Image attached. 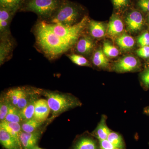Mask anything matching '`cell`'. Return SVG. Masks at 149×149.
<instances>
[{
  "mask_svg": "<svg viewBox=\"0 0 149 149\" xmlns=\"http://www.w3.org/2000/svg\"><path fill=\"white\" fill-rule=\"evenodd\" d=\"M35 45L49 60H55L72 49L77 42L60 37L45 27L38 20L33 29Z\"/></svg>",
  "mask_w": 149,
  "mask_h": 149,
  "instance_id": "obj_1",
  "label": "cell"
},
{
  "mask_svg": "<svg viewBox=\"0 0 149 149\" xmlns=\"http://www.w3.org/2000/svg\"><path fill=\"white\" fill-rule=\"evenodd\" d=\"M41 95L45 96L47 101L52 115V119L64 112L82 105L78 98L69 93L41 89Z\"/></svg>",
  "mask_w": 149,
  "mask_h": 149,
  "instance_id": "obj_2",
  "label": "cell"
},
{
  "mask_svg": "<svg viewBox=\"0 0 149 149\" xmlns=\"http://www.w3.org/2000/svg\"><path fill=\"white\" fill-rule=\"evenodd\" d=\"M84 9L78 4L69 0H61L58 9L47 22L50 24L72 26L80 22L83 17Z\"/></svg>",
  "mask_w": 149,
  "mask_h": 149,
  "instance_id": "obj_3",
  "label": "cell"
},
{
  "mask_svg": "<svg viewBox=\"0 0 149 149\" xmlns=\"http://www.w3.org/2000/svg\"><path fill=\"white\" fill-rule=\"evenodd\" d=\"M61 0H28L20 11L34 13L39 20L46 22L53 16Z\"/></svg>",
  "mask_w": 149,
  "mask_h": 149,
  "instance_id": "obj_4",
  "label": "cell"
},
{
  "mask_svg": "<svg viewBox=\"0 0 149 149\" xmlns=\"http://www.w3.org/2000/svg\"><path fill=\"white\" fill-rule=\"evenodd\" d=\"M15 44V40L12 36L11 33L0 35L1 66L12 58Z\"/></svg>",
  "mask_w": 149,
  "mask_h": 149,
  "instance_id": "obj_5",
  "label": "cell"
},
{
  "mask_svg": "<svg viewBox=\"0 0 149 149\" xmlns=\"http://www.w3.org/2000/svg\"><path fill=\"white\" fill-rule=\"evenodd\" d=\"M141 63L139 60L132 56H128L115 63L113 70L118 73L131 72L140 68Z\"/></svg>",
  "mask_w": 149,
  "mask_h": 149,
  "instance_id": "obj_6",
  "label": "cell"
},
{
  "mask_svg": "<svg viewBox=\"0 0 149 149\" xmlns=\"http://www.w3.org/2000/svg\"><path fill=\"white\" fill-rule=\"evenodd\" d=\"M93 39L90 35L83 34L77 40L72 49H74L76 54L85 57L89 56L94 52L95 46Z\"/></svg>",
  "mask_w": 149,
  "mask_h": 149,
  "instance_id": "obj_7",
  "label": "cell"
},
{
  "mask_svg": "<svg viewBox=\"0 0 149 149\" xmlns=\"http://www.w3.org/2000/svg\"><path fill=\"white\" fill-rule=\"evenodd\" d=\"M125 22L128 30L130 32H136L140 31L144 23V18L140 12L133 10L127 15Z\"/></svg>",
  "mask_w": 149,
  "mask_h": 149,
  "instance_id": "obj_8",
  "label": "cell"
},
{
  "mask_svg": "<svg viewBox=\"0 0 149 149\" xmlns=\"http://www.w3.org/2000/svg\"><path fill=\"white\" fill-rule=\"evenodd\" d=\"M41 130L33 133H27L22 131L19 134V140L23 149H33L37 146L42 135Z\"/></svg>",
  "mask_w": 149,
  "mask_h": 149,
  "instance_id": "obj_9",
  "label": "cell"
},
{
  "mask_svg": "<svg viewBox=\"0 0 149 149\" xmlns=\"http://www.w3.org/2000/svg\"><path fill=\"white\" fill-rule=\"evenodd\" d=\"M50 111L47 100L38 99L35 103L34 118L39 122L44 123L47 119Z\"/></svg>",
  "mask_w": 149,
  "mask_h": 149,
  "instance_id": "obj_10",
  "label": "cell"
},
{
  "mask_svg": "<svg viewBox=\"0 0 149 149\" xmlns=\"http://www.w3.org/2000/svg\"><path fill=\"white\" fill-rule=\"evenodd\" d=\"M124 25L122 19L117 14L112 15L108 25L107 33L111 37L114 38L120 35L123 31Z\"/></svg>",
  "mask_w": 149,
  "mask_h": 149,
  "instance_id": "obj_11",
  "label": "cell"
},
{
  "mask_svg": "<svg viewBox=\"0 0 149 149\" xmlns=\"http://www.w3.org/2000/svg\"><path fill=\"white\" fill-rule=\"evenodd\" d=\"M87 28H88L89 35L93 38L96 39L104 37L107 30V28L105 23L93 20H89Z\"/></svg>",
  "mask_w": 149,
  "mask_h": 149,
  "instance_id": "obj_12",
  "label": "cell"
},
{
  "mask_svg": "<svg viewBox=\"0 0 149 149\" xmlns=\"http://www.w3.org/2000/svg\"><path fill=\"white\" fill-rule=\"evenodd\" d=\"M0 142L6 149H23L13 136L1 128H0Z\"/></svg>",
  "mask_w": 149,
  "mask_h": 149,
  "instance_id": "obj_13",
  "label": "cell"
},
{
  "mask_svg": "<svg viewBox=\"0 0 149 149\" xmlns=\"http://www.w3.org/2000/svg\"><path fill=\"white\" fill-rule=\"evenodd\" d=\"M41 95V89L40 92L35 94L30 100V101L24 108L20 110L22 121L29 120L34 118L35 113V103L38 99L39 96Z\"/></svg>",
  "mask_w": 149,
  "mask_h": 149,
  "instance_id": "obj_14",
  "label": "cell"
},
{
  "mask_svg": "<svg viewBox=\"0 0 149 149\" xmlns=\"http://www.w3.org/2000/svg\"><path fill=\"white\" fill-rule=\"evenodd\" d=\"M0 128H3L8 132L22 147L19 140V134L22 131L21 124L20 123L8 122L3 120L1 121Z\"/></svg>",
  "mask_w": 149,
  "mask_h": 149,
  "instance_id": "obj_15",
  "label": "cell"
},
{
  "mask_svg": "<svg viewBox=\"0 0 149 149\" xmlns=\"http://www.w3.org/2000/svg\"><path fill=\"white\" fill-rule=\"evenodd\" d=\"M106 120V116H102L100 121L93 132L95 136L100 141L107 140L109 133L111 132V130L107 125Z\"/></svg>",
  "mask_w": 149,
  "mask_h": 149,
  "instance_id": "obj_16",
  "label": "cell"
},
{
  "mask_svg": "<svg viewBox=\"0 0 149 149\" xmlns=\"http://www.w3.org/2000/svg\"><path fill=\"white\" fill-rule=\"evenodd\" d=\"M92 60L93 64L99 68L105 69L109 66L107 57L101 49L97 50L93 53Z\"/></svg>",
  "mask_w": 149,
  "mask_h": 149,
  "instance_id": "obj_17",
  "label": "cell"
},
{
  "mask_svg": "<svg viewBox=\"0 0 149 149\" xmlns=\"http://www.w3.org/2000/svg\"><path fill=\"white\" fill-rule=\"evenodd\" d=\"M44 123L39 122L34 118L24 120L20 123L22 131L25 133H33L40 130Z\"/></svg>",
  "mask_w": 149,
  "mask_h": 149,
  "instance_id": "obj_18",
  "label": "cell"
},
{
  "mask_svg": "<svg viewBox=\"0 0 149 149\" xmlns=\"http://www.w3.org/2000/svg\"><path fill=\"white\" fill-rule=\"evenodd\" d=\"M116 42L118 47L125 51L131 49L135 45V41L133 37L126 34H123L118 37Z\"/></svg>",
  "mask_w": 149,
  "mask_h": 149,
  "instance_id": "obj_19",
  "label": "cell"
},
{
  "mask_svg": "<svg viewBox=\"0 0 149 149\" xmlns=\"http://www.w3.org/2000/svg\"><path fill=\"white\" fill-rule=\"evenodd\" d=\"M28 0H0V7L6 8L16 13L21 10Z\"/></svg>",
  "mask_w": 149,
  "mask_h": 149,
  "instance_id": "obj_20",
  "label": "cell"
},
{
  "mask_svg": "<svg viewBox=\"0 0 149 149\" xmlns=\"http://www.w3.org/2000/svg\"><path fill=\"white\" fill-rule=\"evenodd\" d=\"M4 120L8 122L21 123L22 122V119L20 115V110L11 104L8 113Z\"/></svg>",
  "mask_w": 149,
  "mask_h": 149,
  "instance_id": "obj_21",
  "label": "cell"
},
{
  "mask_svg": "<svg viewBox=\"0 0 149 149\" xmlns=\"http://www.w3.org/2000/svg\"><path fill=\"white\" fill-rule=\"evenodd\" d=\"M11 105L5 93H2L0 97V120L3 121L5 119L8 113Z\"/></svg>",
  "mask_w": 149,
  "mask_h": 149,
  "instance_id": "obj_22",
  "label": "cell"
},
{
  "mask_svg": "<svg viewBox=\"0 0 149 149\" xmlns=\"http://www.w3.org/2000/svg\"><path fill=\"white\" fill-rule=\"evenodd\" d=\"M74 149H98L95 142L93 139L84 138L75 144Z\"/></svg>",
  "mask_w": 149,
  "mask_h": 149,
  "instance_id": "obj_23",
  "label": "cell"
},
{
  "mask_svg": "<svg viewBox=\"0 0 149 149\" xmlns=\"http://www.w3.org/2000/svg\"><path fill=\"white\" fill-rule=\"evenodd\" d=\"M67 56L72 63L80 66L90 67L91 63L84 56L76 53L67 54Z\"/></svg>",
  "mask_w": 149,
  "mask_h": 149,
  "instance_id": "obj_24",
  "label": "cell"
},
{
  "mask_svg": "<svg viewBox=\"0 0 149 149\" xmlns=\"http://www.w3.org/2000/svg\"><path fill=\"white\" fill-rule=\"evenodd\" d=\"M108 141L118 149H124L125 144L122 137L119 133L111 131L108 137Z\"/></svg>",
  "mask_w": 149,
  "mask_h": 149,
  "instance_id": "obj_25",
  "label": "cell"
},
{
  "mask_svg": "<svg viewBox=\"0 0 149 149\" xmlns=\"http://www.w3.org/2000/svg\"><path fill=\"white\" fill-rule=\"evenodd\" d=\"M102 50L107 57H116L119 54V51L117 48L109 41L104 42Z\"/></svg>",
  "mask_w": 149,
  "mask_h": 149,
  "instance_id": "obj_26",
  "label": "cell"
},
{
  "mask_svg": "<svg viewBox=\"0 0 149 149\" xmlns=\"http://www.w3.org/2000/svg\"><path fill=\"white\" fill-rule=\"evenodd\" d=\"M5 94L10 104L17 107L18 99V87L9 89Z\"/></svg>",
  "mask_w": 149,
  "mask_h": 149,
  "instance_id": "obj_27",
  "label": "cell"
},
{
  "mask_svg": "<svg viewBox=\"0 0 149 149\" xmlns=\"http://www.w3.org/2000/svg\"><path fill=\"white\" fill-rule=\"evenodd\" d=\"M113 6L116 9L121 10L128 7L130 0H111Z\"/></svg>",
  "mask_w": 149,
  "mask_h": 149,
  "instance_id": "obj_28",
  "label": "cell"
},
{
  "mask_svg": "<svg viewBox=\"0 0 149 149\" xmlns=\"http://www.w3.org/2000/svg\"><path fill=\"white\" fill-rule=\"evenodd\" d=\"M138 43L141 47L149 46V33L146 32L139 37L138 38Z\"/></svg>",
  "mask_w": 149,
  "mask_h": 149,
  "instance_id": "obj_29",
  "label": "cell"
},
{
  "mask_svg": "<svg viewBox=\"0 0 149 149\" xmlns=\"http://www.w3.org/2000/svg\"><path fill=\"white\" fill-rule=\"evenodd\" d=\"M141 78L142 83L146 88L149 89V67L141 73Z\"/></svg>",
  "mask_w": 149,
  "mask_h": 149,
  "instance_id": "obj_30",
  "label": "cell"
},
{
  "mask_svg": "<svg viewBox=\"0 0 149 149\" xmlns=\"http://www.w3.org/2000/svg\"><path fill=\"white\" fill-rule=\"evenodd\" d=\"M138 55L144 58H149V46L141 47L136 52Z\"/></svg>",
  "mask_w": 149,
  "mask_h": 149,
  "instance_id": "obj_31",
  "label": "cell"
},
{
  "mask_svg": "<svg viewBox=\"0 0 149 149\" xmlns=\"http://www.w3.org/2000/svg\"><path fill=\"white\" fill-rule=\"evenodd\" d=\"M138 6L143 11L149 13V0H139Z\"/></svg>",
  "mask_w": 149,
  "mask_h": 149,
  "instance_id": "obj_32",
  "label": "cell"
},
{
  "mask_svg": "<svg viewBox=\"0 0 149 149\" xmlns=\"http://www.w3.org/2000/svg\"><path fill=\"white\" fill-rule=\"evenodd\" d=\"M100 145L101 149H118L107 140L100 141Z\"/></svg>",
  "mask_w": 149,
  "mask_h": 149,
  "instance_id": "obj_33",
  "label": "cell"
},
{
  "mask_svg": "<svg viewBox=\"0 0 149 149\" xmlns=\"http://www.w3.org/2000/svg\"><path fill=\"white\" fill-rule=\"evenodd\" d=\"M145 112L149 115V107L146 108L145 109Z\"/></svg>",
  "mask_w": 149,
  "mask_h": 149,
  "instance_id": "obj_34",
  "label": "cell"
},
{
  "mask_svg": "<svg viewBox=\"0 0 149 149\" xmlns=\"http://www.w3.org/2000/svg\"><path fill=\"white\" fill-rule=\"evenodd\" d=\"M33 149H43L42 148H40V147L37 146H36Z\"/></svg>",
  "mask_w": 149,
  "mask_h": 149,
  "instance_id": "obj_35",
  "label": "cell"
},
{
  "mask_svg": "<svg viewBox=\"0 0 149 149\" xmlns=\"http://www.w3.org/2000/svg\"><path fill=\"white\" fill-rule=\"evenodd\" d=\"M148 19H149V14H148Z\"/></svg>",
  "mask_w": 149,
  "mask_h": 149,
  "instance_id": "obj_36",
  "label": "cell"
}]
</instances>
